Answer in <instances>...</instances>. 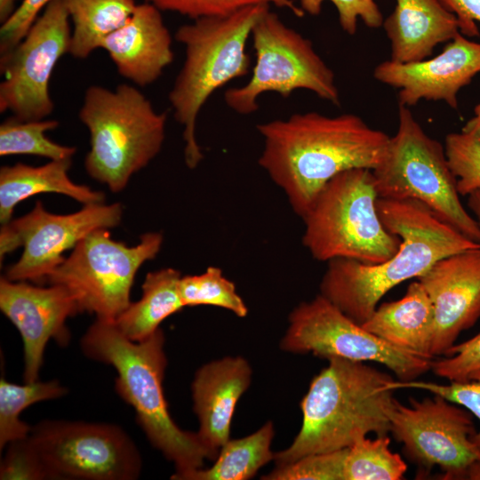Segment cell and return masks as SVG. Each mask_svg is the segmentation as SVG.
Wrapping results in <instances>:
<instances>
[{
	"mask_svg": "<svg viewBox=\"0 0 480 480\" xmlns=\"http://www.w3.org/2000/svg\"><path fill=\"white\" fill-rule=\"evenodd\" d=\"M263 139L260 166L283 189L301 218L333 177L347 170H374L390 137L355 114L315 111L257 124Z\"/></svg>",
	"mask_w": 480,
	"mask_h": 480,
	"instance_id": "6da1fadb",
	"label": "cell"
},
{
	"mask_svg": "<svg viewBox=\"0 0 480 480\" xmlns=\"http://www.w3.org/2000/svg\"><path fill=\"white\" fill-rule=\"evenodd\" d=\"M377 210L384 227L401 240L396 253L373 265L332 260L319 286V294L360 325L395 286L418 278L444 257L480 247L419 201L379 197Z\"/></svg>",
	"mask_w": 480,
	"mask_h": 480,
	"instance_id": "7a4b0ae2",
	"label": "cell"
},
{
	"mask_svg": "<svg viewBox=\"0 0 480 480\" xmlns=\"http://www.w3.org/2000/svg\"><path fill=\"white\" fill-rule=\"evenodd\" d=\"M327 360V366L312 379L300 401L299 433L291 445L275 452L276 466L308 454L348 448L371 433L390 432L397 390L392 376L365 362Z\"/></svg>",
	"mask_w": 480,
	"mask_h": 480,
	"instance_id": "3957f363",
	"label": "cell"
},
{
	"mask_svg": "<svg viewBox=\"0 0 480 480\" xmlns=\"http://www.w3.org/2000/svg\"><path fill=\"white\" fill-rule=\"evenodd\" d=\"M164 341L161 328L137 342L127 339L114 321L96 318L80 344L88 358L115 368L116 393L134 409L151 445L173 463L171 479L182 480L212 457L197 433L181 429L170 414L163 389Z\"/></svg>",
	"mask_w": 480,
	"mask_h": 480,
	"instance_id": "277c9868",
	"label": "cell"
},
{
	"mask_svg": "<svg viewBox=\"0 0 480 480\" xmlns=\"http://www.w3.org/2000/svg\"><path fill=\"white\" fill-rule=\"evenodd\" d=\"M269 5L252 4L228 15L193 20L175 33V40L185 47V60L168 99L174 118L183 127L184 158L189 169L204 158L196 136L199 112L216 90L249 73L246 44Z\"/></svg>",
	"mask_w": 480,
	"mask_h": 480,
	"instance_id": "5b68a950",
	"label": "cell"
},
{
	"mask_svg": "<svg viewBox=\"0 0 480 480\" xmlns=\"http://www.w3.org/2000/svg\"><path fill=\"white\" fill-rule=\"evenodd\" d=\"M78 117L90 134L85 170L115 193L158 155L165 137V113L157 112L138 88L128 84L114 90L89 86Z\"/></svg>",
	"mask_w": 480,
	"mask_h": 480,
	"instance_id": "8992f818",
	"label": "cell"
},
{
	"mask_svg": "<svg viewBox=\"0 0 480 480\" xmlns=\"http://www.w3.org/2000/svg\"><path fill=\"white\" fill-rule=\"evenodd\" d=\"M378 198L372 170L350 169L329 180L302 217V243L311 256L369 265L394 256L401 240L382 224Z\"/></svg>",
	"mask_w": 480,
	"mask_h": 480,
	"instance_id": "52a82bcc",
	"label": "cell"
},
{
	"mask_svg": "<svg viewBox=\"0 0 480 480\" xmlns=\"http://www.w3.org/2000/svg\"><path fill=\"white\" fill-rule=\"evenodd\" d=\"M372 172L379 197L419 201L480 244V225L460 202L444 145L426 133L408 107L399 105L397 131Z\"/></svg>",
	"mask_w": 480,
	"mask_h": 480,
	"instance_id": "ba28073f",
	"label": "cell"
},
{
	"mask_svg": "<svg viewBox=\"0 0 480 480\" xmlns=\"http://www.w3.org/2000/svg\"><path fill=\"white\" fill-rule=\"evenodd\" d=\"M255 65L248 82L228 89L227 106L241 115L259 108L258 99L265 92L287 98L296 90H308L339 106L340 92L332 68L315 50L312 42L288 27L269 9L252 30Z\"/></svg>",
	"mask_w": 480,
	"mask_h": 480,
	"instance_id": "9c48e42d",
	"label": "cell"
},
{
	"mask_svg": "<svg viewBox=\"0 0 480 480\" xmlns=\"http://www.w3.org/2000/svg\"><path fill=\"white\" fill-rule=\"evenodd\" d=\"M160 232H148L134 246L116 241L108 228L84 237L46 278L49 284L65 286L76 298L80 313L115 321L131 304L130 293L137 271L156 258L163 244Z\"/></svg>",
	"mask_w": 480,
	"mask_h": 480,
	"instance_id": "30bf717a",
	"label": "cell"
},
{
	"mask_svg": "<svg viewBox=\"0 0 480 480\" xmlns=\"http://www.w3.org/2000/svg\"><path fill=\"white\" fill-rule=\"evenodd\" d=\"M28 439L48 479L134 480L142 469L138 447L114 424L44 420L31 427Z\"/></svg>",
	"mask_w": 480,
	"mask_h": 480,
	"instance_id": "8fae6325",
	"label": "cell"
},
{
	"mask_svg": "<svg viewBox=\"0 0 480 480\" xmlns=\"http://www.w3.org/2000/svg\"><path fill=\"white\" fill-rule=\"evenodd\" d=\"M280 348L325 359L340 357L378 363L402 382L417 380L430 370L432 362L385 342L321 294L292 310Z\"/></svg>",
	"mask_w": 480,
	"mask_h": 480,
	"instance_id": "7c38bea8",
	"label": "cell"
},
{
	"mask_svg": "<svg viewBox=\"0 0 480 480\" xmlns=\"http://www.w3.org/2000/svg\"><path fill=\"white\" fill-rule=\"evenodd\" d=\"M72 27L64 0H51L22 40L0 55V112L22 121L42 120L54 110L50 78L69 54Z\"/></svg>",
	"mask_w": 480,
	"mask_h": 480,
	"instance_id": "4fadbf2b",
	"label": "cell"
},
{
	"mask_svg": "<svg viewBox=\"0 0 480 480\" xmlns=\"http://www.w3.org/2000/svg\"><path fill=\"white\" fill-rule=\"evenodd\" d=\"M122 216L120 203L85 204L73 213L54 214L36 201L28 213L1 227V262L9 252L23 246L20 258L8 267L4 276L11 281L45 283L65 260L66 251L96 229L117 227Z\"/></svg>",
	"mask_w": 480,
	"mask_h": 480,
	"instance_id": "5bb4252c",
	"label": "cell"
},
{
	"mask_svg": "<svg viewBox=\"0 0 480 480\" xmlns=\"http://www.w3.org/2000/svg\"><path fill=\"white\" fill-rule=\"evenodd\" d=\"M476 431L471 412L439 395L410 397L409 405L396 400L391 413L389 433L406 458L425 473L439 468L444 479H466L480 460L471 439Z\"/></svg>",
	"mask_w": 480,
	"mask_h": 480,
	"instance_id": "9a60e30c",
	"label": "cell"
},
{
	"mask_svg": "<svg viewBox=\"0 0 480 480\" xmlns=\"http://www.w3.org/2000/svg\"><path fill=\"white\" fill-rule=\"evenodd\" d=\"M0 309L19 331L24 350L25 382L38 380L48 341L68 343V317L80 313L75 296L63 285H34L28 281L0 279Z\"/></svg>",
	"mask_w": 480,
	"mask_h": 480,
	"instance_id": "2e32d148",
	"label": "cell"
},
{
	"mask_svg": "<svg viewBox=\"0 0 480 480\" xmlns=\"http://www.w3.org/2000/svg\"><path fill=\"white\" fill-rule=\"evenodd\" d=\"M478 73L480 43L459 33L436 56L408 63L382 61L374 68L373 77L398 90L399 105L443 100L457 109L458 92Z\"/></svg>",
	"mask_w": 480,
	"mask_h": 480,
	"instance_id": "e0dca14e",
	"label": "cell"
},
{
	"mask_svg": "<svg viewBox=\"0 0 480 480\" xmlns=\"http://www.w3.org/2000/svg\"><path fill=\"white\" fill-rule=\"evenodd\" d=\"M417 279L435 312L431 354L444 356L480 319V247L439 260Z\"/></svg>",
	"mask_w": 480,
	"mask_h": 480,
	"instance_id": "ac0fdd59",
	"label": "cell"
},
{
	"mask_svg": "<svg viewBox=\"0 0 480 480\" xmlns=\"http://www.w3.org/2000/svg\"><path fill=\"white\" fill-rule=\"evenodd\" d=\"M251 364L241 356H227L203 364L192 384L193 409L199 421L197 435L210 452L212 461L230 439L235 408L248 389Z\"/></svg>",
	"mask_w": 480,
	"mask_h": 480,
	"instance_id": "d6986e66",
	"label": "cell"
},
{
	"mask_svg": "<svg viewBox=\"0 0 480 480\" xmlns=\"http://www.w3.org/2000/svg\"><path fill=\"white\" fill-rule=\"evenodd\" d=\"M172 44L161 11L144 2L105 38L100 49L108 52L121 76L144 87L155 83L172 62Z\"/></svg>",
	"mask_w": 480,
	"mask_h": 480,
	"instance_id": "ffe728a7",
	"label": "cell"
},
{
	"mask_svg": "<svg viewBox=\"0 0 480 480\" xmlns=\"http://www.w3.org/2000/svg\"><path fill=\"white\" fill-rule=\"evenodd\" d=\"M382 27L390 42V60L400 63L425 60L436 45L460 33L456 16L439 0H396Z\"/></svg>",
	"mask_w": 480,
	"mask_h": 480,
	"instance_id": "44dd1931",
	"label": "cell"
},
{
	"mask_svg": "<svg viewBox=\"0 0 480 480\" xmlns=\"http://www.w3.org/2000/svg\"><path fill=\"white\" fill-rule=\"evenodd\" d=\"M362 326L396 348L426 359L433 358L435 312L429 296L418 280L408 285L401 299L378 305Z\"/></svg>",
	"mask_w": 480,
	"mask_h": 480,
	"instance_id": "7402d4cb",
	"label": "cell"
},
{
	"mask_svg": "<svg viewBox=\"0 0 480 480\" xmlns=\"http://www.w3.org/2000/svg\"><path fill=\"white\" fill-rule=\"evenodd\" d=\"M72 159L52 160L40 166L17 163L0 169V222L12 220L15 206L41 193L68 196L85 204L104 203V193L76 184L68 176Z\"/></svg>",
	"mask_w": 480,
	"mask_h": 480,
	"instance_id": "603a6c76",
	"label": "cell"
},
{
	"mask_svg": "<svg viewBox=\"0 0 480 480\" xmlns=\"http://www.w3.org/2000/svg\"><path fill=\"white\" fill-rule=\"evenodd\" d=\"M180 277V272L172 268L148 273L140 300L131 302L114 321L119 331L132 341H141L159 329L164 319L185 308L179 288Z\"/></svg>",
	"mask_w": 480,
	"mask_h": 480,
	"instance_id": "cb8c5ba5",
	"label": "cell"
},
{
	"mask_svg": "<svg viewBox=\"0 0 480 480\" xmlns=\"http://www.w3.org/2000/svg\"><path fill=\"white\" fill-rule=\"evenodd\" d=\"M72 24L69 54L84 60L133 14L136 0H64Z\"/></svg>",
	"mask_w": 480,
	"mask_h": 480,
	"instance_id": "d4e9b609",
	"label": "cell"
},
{
	"mask_svg": "<svg viewBox=\"0 0 480 480\" xmlns=\"http://www.w3.org/2000/svg\"><path fill=\"white\" fill-rule=\"evenodd\" d=\"M275 426L267 421L251 435L228 440L220 449L213 464L201 468L184 476L182 480H247L259 469L274 460L271 444Z\"/></svg>",
	"mask_w": 480,
	"mask_h": 480,
	"instance_id": "484cf974",
	"label": "cell"
},
{
	"mask_svg": "<svg viewBox=\"0 0 480 480\" xmlns=\"http://www.w3.org/2000/svg\"><path fill=\"white\" fill-rule=\"evenodd\" d=\"M68 389L58 380L25 382L0 380V450L28 436L31 427L20 420L21 412L35 403L64 396Z\"/></svg>",
	"mask_w": 480,
	"mask_h": 480,
	"instance_id": "4316f807",
	"label": "cell"
},
{
	"mask_svg": "<svg viewBox=\"0 0 480 480\" xmlns=\"http://www.w3.org/2000/svg\"><path fill=\"white\" fill-rule=\"evenodd\" d=\"M59 124L56 120L22 121L11 116L0 125V156L30 155L50 161L72 159L76 147L58 144L45 135Z\"/></svg>",
	"mask_w": 480,
	"mask_h": 480,
	"instance_id": "83f0119b",
	"label": "cell"
},
{
	"mask_svg": "<svg viewBox=\"0 0 480 480\" xmlns=\"http://www.w3.org/2000/svg\"><path fill=\"white\" fill-rule=\"evenodd\" d=\"M388 435L367 436L348 448L344 480H400L407 464L390 448Z\"/></svg>",
	"mask_w": 480,
	"mask_h": 480,
	"instance_id": "f1b7e54d",
	"label": "cell"
},
{
	"mask_svg": "<svg viewBox=\"0 0 480 480\" xmlns=\"http://www.w3.org/2000/svg\"><path fill=\"white\" fill-rule=\"evenodd\" d=\"M179 288L185 307L213 306L229 310L238 317L248 314L234 283L218 267H208L199 275L181 276Z\"/></svg>",
	"mask_w": 480,
	"mask_h": 480,
	"instance_id": "f546056e",
	"label": "cell"
},
{
	"mask_svg": "<svg viewBox=\"0 0 480 480\" xmlns=\"http://www.w3.org/2000/svg\"><path fill=\"white\" fill-rule=\"evenodd\" d=\"M348 448L303 456L262 476L264 480H344Z\"/></svg>",
	"mask_w": 480,
	"mask_h": 480,
	"instance_id": "4dcf8cb0",
	"label": "cell"
},
{
	"mask_svg": "<svg viewBox=\"0 0 480 480\" xmlns=\"http://www.w3.org/2000/svg\"><path fill=\"white\" fill-rule=\"evenodd\" d=\"M444 149L460 195L479 190L480 141L463 132H451L445 137Z\"/></svg>",
	"mask_w": 480,
	"mask_h": 480,
	"instance_id": "1f68e13d",
	"label": "cell"
},
{
	"mask_svg": "<svg viewBox=\"0 0 480 480\" xmlns=\"http://www.w3.org/2000/svg\"><path fill=\"white\" fill-rule=\"evenodd\" d=\"M161 12H173L185 15L192 20L203 17L221 16L241 8L259 4H274L285 8L300 18L305 12L292 0H144Z\"/></svg>",
	"mask_w": 480,
	"mask_h": 480,
	"instance_id": "d6a6232c",
	"label": "cell"
},
{
	"mask_svg": "<svg viewBox=\"0 0 480 480\" xmlns=\"http://www.w3.org/2000/svg\"><path fill=\"white\" fill-rule=\"evenodd\" d=\"M393 386L396 389L417 388L439 395L467 409L480 423V369L472 372L464 380H452L448 384L414 380L407 382L395 380ZM471 439L480 452V428Z\"/></svg>",
	"mask_w": 480,
	"mask_h": 480,
	"instance_id": "836d02e7",
	"label": "cell"
},
{
	"mask_svg": "<svg viewBox=\"0 0 480 480\" xmlns=\"http://www.w3.org/2000/svg\"><path fill=\"white\" fill-rule=\"evenodd\" d=\"M324 1L334 4L340 25L348 35L356 33L359 19L372 28H380L383 24L384 20L375 0H300V7L305 13L318 15Z\"/></svg>",
	"mask_w": 480,
	"mask_h": 480,
	"instance_id": "e575fe53",
	"label": "cell"
},
{
	"mask_svg": "<svg viewBox=\"0 0 480 480\" xmlns=\"http://www.w3.org/2000/svg\"><path fill=\"white\" fill-rule=\"evenodd\" d=\"M444 356V358L432 360L430 370L449 381L466 380L472 372L480 369V332L455 343Z\"/></svg>",
	"mask_w": 480,
	"mask_h": 480,
	"instance_id": "d590c367",
	"label": "cell"
},
{
	"mask_svg": "<svg viewBox=\"0 0 480 480\" xmlns=\"http://www.w3.org/2000/svg\"><path fill=\"white\" fill-rule=\"evenodd\" d=\"M0 479H48L45 468L28 436L8 444V449L1 462Z\"/></svg>",
	"mask_w": 480,
	"mask_h": 480,
	"instance_id": "8d00e7d4",
	"label": "cell"
},
{
	"mask_svg": "<svg viewBox=\"0 0 480 480\" xmlns=\"http://www.w3.org/2000/svg\"><path fill=\"white\" fill-rule=\"evenodd\" d=\"M51 0H22L1 24L0 55L10 52L26 36L36 18Z\"/></svg>",
	"mask_w": 480,
	"mask_h": 480,
	"instance_id": "74e56055",
	"label": "cell"
},
{
	"mask_svg": "<svg viewBox=\"0 0 480 480\" xmlns=\"http://www.w3.org/2000/svg\"><path fill=\"white\" fill-rule=\"evenodd\" d=\"M457 18L460 32L467 36H479L480 0H439Z\"/></svg>",
	"mask_w": 480,
	"mask_h": 480,
	"instance_id": "f35d334b",
	"label": "cell"
},
{
	"mask_svg": "<svg viewBox=\"0 0 480 480\" xmlns=\"http://www.w3.org/2000/svg\"><path fill=\"white\" fill-rule=\"evenodd\" d=\"M461 132L480 141V102L474 108V116L463 126Z\"/></svg>",
	"mask_w": 480,
	"mask_h": 480,
	"instance_id": "ab89813d",
	"label": "cell"
},
{
	"mask_svg": "<svg viewBox=\"0 0 480 480\" xmlns=\"http://www.w3.org/2000/svg\"><path fill=\"white\" fill-rule=\"evenodd\" d=\"M468 205L476 216V220L480 225V189L468 195Z\"/></svg>",
	"mask_w": 480,
	"mask_h": 480,
	"instance_id": "60d3db41",
	"label": "cell"
},
{
	"mask_svg": "<svg viewBox=\"0 0 480 480\" xmlns=\"http://www.w3.org/2000/svg\"><path fill=\"white\" fill-rule=\"evenodd\" d=\"M16 0H0V21L4 22L13 12Z\"/></svg>",
	"mask_w": 480,
	"mask_h": 480,
	"instance_id": "b9f144b4",
	"label": "cell"
},
{
	"mask_svg": "<svg viewBox=\"0 0 480 480\" xmlns=\"http://www.w3.org/2000/svg\"><path fill=\"white\" fill-rule=\"evenodd\" d=\"M466 479L480 480V460L474 462L468 469Z\"/></svg>",
	"mask_w": 480,
	"mask_h": 480,
	"instance_id": "7bdbcfd3",
	"label": "cell"
}]
</instances>
